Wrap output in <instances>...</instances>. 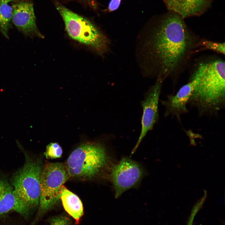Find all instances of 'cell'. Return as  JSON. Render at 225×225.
<instances>
[{
    "label": "cell",
    "mask_w": 225,
    "mask_h": 225,
    "mask_svg": "<svg viewBox=\"0 0 225 225\" xmlns=\"http://www.w3.org/2000/svg\"><path fill=\"white\" fill-rule=\"evenodd\" d=\"M148 25L150 33L146 46L153 75L175 82L199 51L200 38L172 12L153 16Z\"/></svg>",
    "instance_id": "6da1fadb"
},
{
    "label": "cell",
    "mask_w": 225,
    "mask_h": 225,
    "mask_svg": "<svg viewBox=\"0 0 225 225\" xmlns=\"http://www.w3.org/2000/svg\"><path fill=\"white\" fill-rule=\"evenodd\" d=\"M225 65L219 58L202 62L190 78L193 87L188 103L200 115H217L225 107Z\"/></svg>",
    "instance_id": "7a4b0ae2"
},
{
    "label": "cell",
    "mask_w": 225,
    "mask_h": 225,
    "mask_svg": "<svg viewBox=\"0 0 225 225\" xmlns=\"http://www.w3.org/2000/svg\"><path fill=\"white\" fill-rule=\"evenodd\" d=\"M108 146L103 142L82 143L68 157L65 166L69 177L92 179L110 178L114 164Z\"/></svg>",
    "instance_id": "3957f363"
},
{
    "label": "cell",
    "mask_w": 225,
    "mask_h": 225,
    "mask_svg": "<svg viewBox=\"0 0 225 225\" xmlns=\"http://www.w3.org/2000/svg\"><path fill=\"white\" fill-rule=\"evenodd\" d=\"M23 166L12 175L11 185L16 195L33 212L39 205L40 181L43 166L39 159L22 148Z\"/></svg>",
    "instance_id": "277c9868"
},
{
    "label": "cell",
    "mask_w": 225,
    "mask_h": 225,
    "mask_svg": "<svg viewBox=\"0 0 225 225\" xmlns=\"http://www.w3.org/2000/svg\"><path fill=\"white\" fill-rule=\"evenodd\" d=\"M56 8L72 39L92 48L100 54L107 51L108 41L94 24L62 5L58 4Z\"/></svg>",
    "instance_id": "5b68a950"
},
{
    "label": "cell",
    "mask_w": 225,
    "mask_h": 225,
    "mask_svg": "<svg viewBox=\"0 0 225 225\" xmlns=\"http://www.w3.org/2000/svg\"><path fill=\"white\" fill-rule=\"evenodd\" d=\"M69 177L62 163H48L43 166L37 219L59 202L61 188Z\"/></svg>",
    "instance_id": "8992f818"
},
{
    "label": "cell",
    "mask_w": 225,
    "mask_h": 225,
    "mask_svg": "<svg viewBox=\"0 0 225 225\" xmlns=\"http://www.w3.org/2000/svg\"><path fill=\"white\" fill-rule=\"evenodd\" d=\"M144 175V170L139 163L128 157L122 158L113 165L110 176L115 198H118L129 189L138 188Z\"/></svg>",
    "instance_id": "52a82bcc"
},
{
    "label": "cell",
    "mask_w": 225,
    "mask_h": 225,
    "mask_svg": "<svg viewBox=\"0 0 225 225\" xmlns=\"http://www.w3.org/2000/svg\"><path fill=\"white\" fill-rule=\"evenodd\" d=\"M163 81L157 79L154 84L145 93L141 102L143 112L141 119L142 128L138 141L131 152L136 151L147 133L152 130L159 118L158 104L162 85Z\"/></svg>",
    "instance_id": "ba28073f"
},
{
    "label": "cell",
    "mask_w": 225,
    "mask_h": 225,
    "mask_svg": "<svg viewBox=\"0 0 225 225\" xmlns=\"http://www.w3.org/2000/svg\"><path fill=\"white\" fill-rule=\"evenodd\" d=\"M12 21L18 30L25 36L42 38L37 27L33 4L21 2L13 5Z\"/></svg>",
    "instance_id": "9c48e42d"
},
{
    "label": "cell",
    "mask_w": 225,
    "mask_h": 225,
    "mask_svg": "<svg viewBox=\"0 0 225 225\" xmlns=\"http://www.w3.org/2000/svg\"><path fill=\"white\" fill-rule=\"evenodd\" d=\"M15 212L28 220L33 212L15 194L12 186L5 179L0 185V217Z\"/></svg>",
    "instance_id": "30bf717a"
},
{
    "label": "cell",
    "mask_w": 225,
    "mask_h": 225,
    "mask_svg": "<svg viewBox=\"0 0 225 225\" xmlns=\"http://www.w3.org/2000/svg\"><path fill=\"white\" fill-rule=\"evenodd\" d=\"M193 87V82L189 81L183 85L175 95L170 94L165 100H161L162 105L165 108V117L171 116L175 117L181 122L182 115L188 112L187 105L192 94Z\"/></svg>",
    "instance_id": "8fae6325"
},
{
    "label": "cell",
    "mask_w": 225,
    "mask_h": 225,
    "mask_svg": "<svg viewBox=\"0 0 225 225\" xmlns=\"http://www.w3.org/2000/svg\"><path fill=\"white\" fill-rule=\"evenodd\" d=\"M167 9L183 19L200 16L210 7L212 0H163Z\"/></svg>",
    "instance_id": "7c38bea8"
},
{
    "label": "cell",
    "mask_w": 225,
    "mask_h": 225,
    "mask_svg": "<svg viewBox=\"0 0 225 225\" xmlns=\"http://www.w3.org/2000/svg\"><path fill=\"white\" fill-rule=\"evenodd\" d=\"M60 198L65 211L78 222L83 213L82 204L79 198L63 185Z\"/></svg>",
    "instance_id": "4fadbf2b"
},
{
    "label": "cell",
    "mask_w": 225,
    "mask_h": 225,
    "mask_svg": "<svg viewBox=\"0 0 225 225\" xmlns=\"http://www.w3.org/2000/svg\"><path fill=\"white\" fill-rule=\"evenodd\" d=\"M14 0H0V30L8 38V31L10 27L13 11L12 3Z\"/></svg>",
    "instance_id": "5bb4252c"
},
{
    "label": "cell",
    "mask_w": 225,
    "mask_h": 225,
    "mask_svg": "<svg viewBox=\"0 0 225 225\" xmlns=\"http://www.w3.org/2000/svg\"><path fill=\"white\" fill-rule=\"evenodd\" d=\"M198 46L199 51L202 50H211L223 55L225 54L224 42H218L200 38Z\"/></svg>",
    "instance_id": "9a60e30c"
},
{
    "label": "cell",
    "mask_w": 225,
    "mask_h": 225,
    "mask_svg": "<svg viewBox=\"0 0 225 225\" xmlns=\"http://www.w3.org/2000/svg\"><path fill=\"white\" fill-rule=\"evenodd\" d=\"M62 153L61 147L57 143L52 142L48 144L44 154L47 158L55 159L60 158Z\"/></svg>",
    "instance_id": "2e32d148"
},
{
    "label": "cell",
    "mask_w": 225,
    "mask_h": 225,
    "mask_svg": "<svg viewBox=\"0 0 225 225\" xmlns=\"http://www.w3.org/2000/svg\"><path fill=\"white\" fill-rule=\"evenodd\" d=\"M50 224L51 225H71V222L68 217L62 215L52 218Z\"/></svg>",
    "instance_id": "e0dca14e"
},
{
    "label": "cell",
    "mask_w": 225,
    "mask_h": 225,
    "mask_svg": "<svg viewBox=\"0 0 225 225\" xmlns=\"http://www.w3.org/2000/svg\"><path fill=\"white\" fill-rule=\"evenodd\" d=\"M203 204V202L200 200H198L196 203L191 210L187 225H193L194 217Z\"/></svg>",
    "instance_id": "ac0fdd59"
},
{
    "label": "cell",
    "mask_w": 225,
    "mask_h": 225,
    "mask_svg": "<svg viewBox=\"0 0 225 225\" xmlns=\"http://www.w3.org/2000/svg\"><path fill=\"white\" fill-rule=\"evenodd\" d=\"M0 225H27L22 220H16L6 217L0 218Z\"/></svg>",
    "instance_id": "d6986e66"
},
{
    "label": "cell",
    "mask_w": 225,
    "mask_h": 225,
    "mask_svg": "<svg viewBox=\"0 0 225 225\" xmlns=\"http://www.w3.org/2000/svg\"><path fill=\"white\" fill-rule=\"evenodd\" d=\"M122 0H110L108 7V12H111L118 9L121 4Z\"/></svg>",
    "instance_id": "ffe728a7"
}]
</instances>
